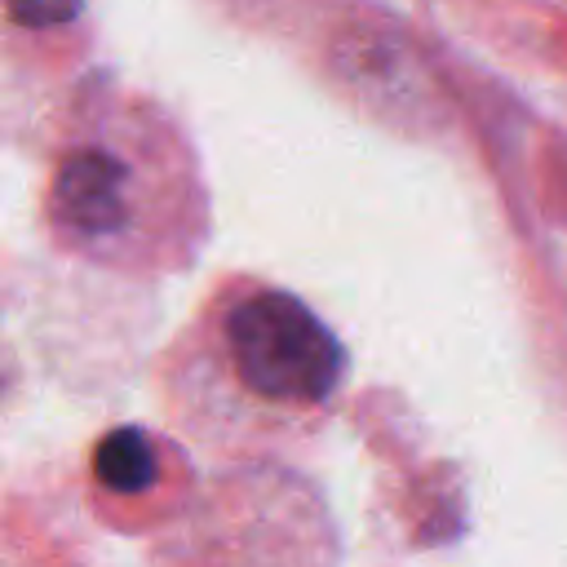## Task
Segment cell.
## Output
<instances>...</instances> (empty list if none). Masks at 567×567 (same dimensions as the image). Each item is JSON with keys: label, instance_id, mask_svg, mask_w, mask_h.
<instances>
[{"label": "cell", "instance_id": "1", "mask_svg": "<svg viewBox=\"0 0 567 567\" xmlns=\"http://www.w3.org/2000/svg\"><path fill=\"white\" fill-rule=\"evenodd\" d=\"M226 354L244 390L292 408L323 403L346 372V350L332 328L288 292L235 301L226 315Z\"/></svg>", "mask_w": 567, "mask_h": 567}, {"label": "cell", "instance_id": "2", "mask_svg": "<svg viewBox=\"0 0 567 567\" xmlns=\"http://www.w3.org/2000/svg\"><path fill=\"white\" fill-rule=\"evenodd\" d=\"M128 186L133 168L120 155L80 146L53 173L49 217L71 244H106L128 226Z\"/></svg>", "mask_w": 567, "mask_h": 567}, {"label": "cell", "instance_id": "3", "mask_svg": "<svg viewBox=\"0 0 567 567\" xmlns=\"http://www.w3.org/2000/svg\"><path fill=\"white\" fill-rule=\"evenodd\" d=\"M159 474V456H155V443L146 430L137 425H115L97 439L93 447V478L106 487V492H120V496H137L155 483Z\"/></svg>", "mask_w": 567, "mask_h": 567}, {"label": "cell", "instance_id": "4", "mask_svg": "<svg viewBox=\"0 0 567 567\" xmlns=\"http://www.w3.org/2000/svg\"><path fill=\"white\" fill-rule=\"evenodd\" d=\"M9 9L18 22H66L80 0H9Z\"/></svg>", "mask_w": 567, "mask_h": 567}]
</instances>
